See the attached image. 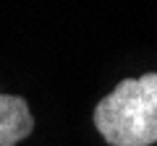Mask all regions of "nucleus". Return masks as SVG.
Returning a JSON list of instances; mask_svg holds the SVG:
<instances>
[{
    "label": "nucleus",
    "mask_w": 157,
    "mask_h": 146,
    "mask_svg": "<svg viewBox=\"0 0 157 146\" xmlns=\"http://www.w3.org/2000/svg\"><path fill=\"white\" fill-rule=\"evenodd\" d=\"M94 125L110 146L157 144V73L123 78L94 107Z\"/></svg>",
    "instance_id": "f257e3e1"
},
{
    "label": "nucleus",
    "mask_w": 157,
    "mask_h": 146,
    "mask_svg": "<svg viewBox=\"0 0 157 146\" xmlns=\"http://www.w3.org/2000/svg\"><path fill=\"white\" fill-rule=\"evenodd\" d=\"M34 130V118L24 97L0 94V146H16Z\"/></svg>",
    "instance_id": "f03ea898"
}]
</instances>
